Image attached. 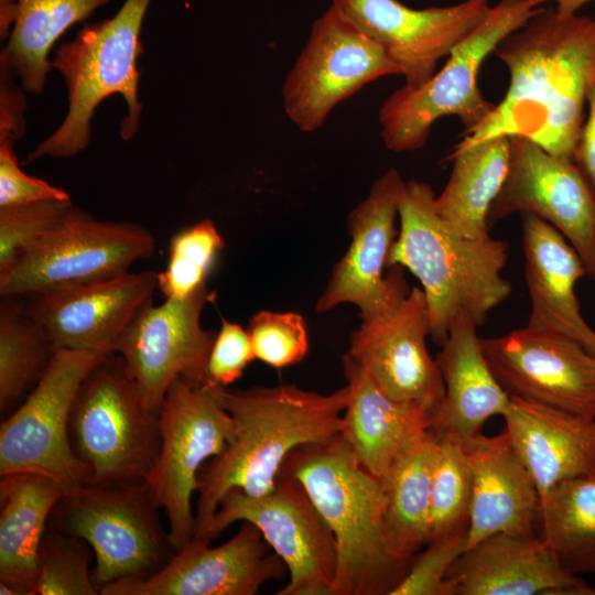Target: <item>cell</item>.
<instances>
[{
  "mask_svg": "<svg viewBox=\"0 0 595 595\" xmlns=\"http://www.w3.org/2000/svg\"><path fill=\"white\" fill-rule=\"evenodd\" d=\"M238 521L255 524L283 560L289 581L277 595H332L336 540L301 482L279 474L274 488L263 496L229 490L198 540L212 542Z\"/></svg>",
  "mask_w": 595,
  "mask_h": 595,
  "instance_id": "cell-9",
  "label": "cell"
},
{
  "mask_svg": "<svg viewBox=\"0 0 595 595\" xmlns=\"http://www.w3.org/2000/svg\"><path fill=\"white\" fill-rule=\"evenodd\" d=\"M404 182L396 169H389L349 212V246L315 303L317 313L349 303L358 307L360 320H369L392 310L409 294L403 267L392 266L383 275L397 237L394 221Z\"/></svg>",
  "mask_w": 595,
  "mask_h": 595,
  "instance_id": "cell-14",
  "label": "cell"
},
{
  "mask_svg": "<svg viewBox=\"0 0 595 595\" xmlns=\"http://www.w3.org/2000/svg\"><path fill=\"white\" fill-rule=\"evenodd\" d=\"M509 149V137L500 136L446 158L453 169L434 205L443 221L463 237L489 236L488 213L507 175Z\"/></svg>",
  "mask_w": 595,
  "mask_h": 595,
  "instance_id": "cell-30",
  "label": "cell"
},
{
  "mask_svg": "<svg viewBox=\"0 0 595 595\" xmlns=\"http://www.w3.org/2000/svg\"><path fill=\"white\" fill-rule=\"evenodd\" d=\"M502 418L539 498L562 480L595 477V419L517 398Z\"/></svg>",
  "mask_w": 595,
  "mask_h": 595,
  "instance_id": "cell-27",
  "label": "cell"
},
{
  "mask_svg": "<svg viewBox=\"0 0 595 595\" xmlns=\"http://www.w3.org/2000/svg\"><path fill=\"white\" fill-rule=\"evenodd\" d=\"M428 336L426 299L422 289L413 288L392 310L361 320L350 335L347 355L389 397L434 410L444 385L426 348Z\"/></svg>",
  "mask_w": 595,
  "mask_h": 595,
  "instance_id": "cell-20",
  "label": "cell"
},
{
  "mask_svg": "<svg viewBox=\"0 0 595 595\" xmlns=\"http://www.w3.org/2000/svg\"><path fill=\"white\" fill-rule=\"evenodd\" d=\"M494 54L509 72L505 97L453 151L500 136H523L574 161L595 80V19L541 7Z\"/></svg>",
  "mask_w": 595,
  "mask_h": 595,
  "instance_id": "cell-1",
  "label": "cell"
},
{
  "mask_svg": "<svg viewBox=\"0 0 595 595\" xmlns=\"http://www.w3.org/2000/svg\"><path fill=\"white\" fill-rule=\"evenodd\" d=\"M554 0H500L487 18L448 55L446 64L419 87L403 85L378 112L385 147L393 152L423 148L435 121L456 116L467 131L493 111L496 104L478 88V72L486 57L510 33Z\"/></svg>",
  "mask_w": 595,
  "mask_h": 595,
  "instance_id": "cell-7",
  "label": "cell"
},
{
  "mask_svg": "<svg viewBox=\"0 0 595 595\" xmlns=\"http://www.w3.org/2000/svg\"><path fill=\"white\" fill-rule=\"evenodd\" d=\"M154 250L145 228L100 221L73 206L40 244L0 273V295L32 296L115 278Z\"/></svg>",
  "mask_w": 595,
  "mask_h": 595,
  "instance_id": "cell-11",
  "label": "cell"
},
{
  "mask_svg": "<svg viewBox=\"0 0 595 595\" xmlns=\"http://www.w3.org/2000/svg\"><path fill=\"white\" fill-rule=\"evenodd\" d=\"M0 138L19 139L25 129V100L14 84V73L0 63Z\"/></svg>",
  "mask_w": 595,
  "mask_h": 595,
  "instance_id": "cell-42",
  "label": "cell"
},
{
  "mask_svg": "<svg viewBox=\"0 0 595 595\" xmlns=\"http://www.w3.org/2000/svg\"><path fill=\"white\" fill-rule=\"evenodd\" d=\"M150 2L126 0L112 18L85 25L74 40L57 47L51 63L64 78L68 110L60 127L29 153L26 162L44 156L71 158L85 150L96 108L113 94L123 97L128 109L120 122V137L125 141L132 139L142 110L137 62Z\"/></svg>",
  "mask_w": 595,
  "mask_h": 595,
  "instance_id": "cell-5",
  "label": "cell"
},
{
  "mask_svg": "<svg viewBox=\"0 0 595 595\" xmlns=\"http://www.w3.org/2000/svg\"><path fill=\"white\" fill-rule=\"evenodd\" d=\"M436 436L430 430L380 479L386 537L393 554L411 563L430 540L431 480Z\"/></svg>",
  "mask_w": 595,
  "mask_h": 595,
  "instance_id": "cell-31",
  "label": "cell"
},
{
  "mask_svg": "<svg viewBox=\"0 0 595 595\" xmlns=\"http://www.w3.org/2000/svg\"><path fill=\"white\" fill-rule=\"evenodd\" d=\"M505 182L488 227L515 213H532L555 227L595 281V191L575 161L549 153L531 139L510 136Z\"/></svg>",
  "mask_w": 595,
  "mask_h": 595,
  "instance_id": "cell-16",
  "label": "cell"
},
{
  "mask_svg": "<svg viewBox=\"0 0 595 595\" xmlns=\"http://www.w3.org/2000/svg\"><path fill=\"white\" fill-rule=\"evenodd\" d=\"M69 437L89 482L144 483L160 451L159 422L119 354L107 355L83 381Z\"/></svg>",
  "mask_w": 595,
  "mask_h": 595,
  "instance_id": "cell-8",
  "label": "cell"
},
{
  "mask_svg": "<svg viewBox=\"0 0 595 595\" xmlns=\"http://www.w3.org/2000/svg\"><path fill=\"white\" fill-rule=\"evenodd\" d=\"M570 574H595V477L554 485L539 498L534 528Z\"/></svg>",
  "mask_w": 595,
  "mask_h": 595,
  "instance_id": "cell-32",
  "label": "cell"
},
{
  "mask_svg": "<svg viewBox=\"0 0 595 595\" xmlns=\"http://www.w3.org/2000/svg\"><path fill=\"white\" fill-rule=\"evenodd\" d=\"M223 248L224 239L210 219L175 234L170 242L166 268L158 272V289L164 299H185L206 285V278Z\"/></svg>",
  "mask_w": 595,
  "mask_h": 595,
  "instance_id": "cell-35",
  "label": "cell"
},
{
  "mask_svg": "<svg viewBox=\"0 0 595 595\" xmlns=\"http://www.w3.org/2000/svg\"><path fill=\"white\" fill-rule=\"evenodd\" d=\"M67 491L32 473L1 475L0 594L35 595L36 555L50 517Z\"/></svg>",
  "mask_w": 595,
  "mask_h": 595,
  "instance_id": "cell-28",
  "label": "cell"
},
{
  "mask_svg": "<svg viewBox=\"0 0 595 595\" xmlns=\"http://www.w3.org/2000/svg\"><path fill=\"white\" fill-rule=\"evenodd\" d=\"M467 531L430 540L391 595H447L446 575L465 552Z\"/></svg>",
  "mask_w": 595,
  "mask_h": 595,
  "instance_id": "cell-39",
  "label": "cell"
},
{
  "mask_svg": "<svg viewBox=\"0 0 595 595\" xmlns=\"http://www.w3.org/2000/svg\"><path fill=\"white\" fill-rule=\"evenodd\" d=\"M435 197L430 184L404 182L398 205L400 229L387 267L401 266L419 279L428 303L430 336L442 346L459 314L469 313L480 326L512 288L501 277L507 242L457 234L436 213Z\"/></svg>",
  "mask_w": 595,
  "mask_h": 595,
  "instance_id": "cell-3",
  "label": "cell"
},
{
  "mask_svg": "<svg viewBox=\"0 0 595 595\" xmlns=\"http://www.w3.org/2000/svg\"><path fill=\"white\" fill-rule=\"evenodd\" d=\"M209 390L229 413L231 431L221 453L198 473L193 537L197 539L229 490L251 497L268 494L293 451L339 434L348 401L347 386L327 394L293 385Z\"/></svg>",
  "mask_w": 595,
  "mask_h": 595,
  "instance_id": "cell-2",
  "label": "cell"
},
{
  "mask_svg": "<svg viewBox=\"0 0 595 595\" xmlns=\"http://www.w3.org/2000/svg\"><path fill=\"white\" fill-rule=\"evenodd\" d=\"M346 19L379 44L400 69L405 85L419 87L487 18L489 0L413 9L398 0H332Z\"/></svg>",
  "mask_w": 595,
  "mask_h": 595,
  "instance_id": "cell-18",
  "label": "cell"
},
{
  "mask_svg": "<svg viewBox=\"0 0 595 595\" xmlns=\"http://www.w3.org/2000/svg\"><path fill=\"white\" fill-rule=\"evenodd\" d=\"M280 474L301 482L334 533L332 595H391L410 564L389 547L380 479L361 466L342 434L298 447Z\"/></svg>",
  "mask_w": 595,
  "mask_h": 595,
  "instance_id": "cell-4",
  "label": "cell"
},
{
  "mask_svg": "<svg viewBox=\"0 0 595 595\" xmlns=\"http://www.w3.org/2000/svg\"><path fill=\"white\" fill-rule=\"evenodd\" d=\"M342 363L348 401L340 434L361 466L381 479L430 430L433 409L389 397L347 354Z\"/></svg>",
  "mask_w": 595,
  "mask_h": 595,
  "instance_id": "cell-26",
  "label": "cell"
},
{
  "mask_svg": "<svg viewBox=\"0 0 595 595\" xmlns=\"http://www.w3.org/2000/svg\"><path fill=\"white\" fill-rule=\"evenodd\" d=\"M524 274L531 298L528 327L578 340L595 355V331L583 318L575 294L585 266L566 238L532 213H522Z\"/></svg>",
  "mask_w": 595,
  "mask_h": 595,
  "instance_id": "cell-25",
  "label": "cell"
},
{
  "mask_svg": "<svg viewBox=\"0 0 595 595\" xmlns=\"http://www.w3.org/2000/svg\"><path fill=\"white\" fill-rule=\"evenodd\" d=\"M192 538L156 574L122 580L102 587L101 595H255L270 581L282 580L288 569L260 530L241 521L227 542Z\"/></svg>",
  "mask_w": 595,
  "mask_h": 595,
  "instance_id": "cell-19",
  "label": "cell"
},
{
  "mask_svg": "<svg viewBox=\"0 0 595 595\" xmlns=\"http://www.w3.org/2000/svg\"><path fill=\"white\" fill-rule=\"evenodd\" d=\"M93 550L80 538L51 526L36 555L35 595H96L89 563Z\"/></svg>",
  "mask_w": 595,
  "mask_h": 595,
  "instance_id": "cell-36",
  "label": "cell"
},
{
  "mask_svg": "<svg viewBox=\"0 0 595 595\" xmlns=\"http://www.w3.org/2000/svg\"><path fill=\"white\" fill-rule=\"evenodd\" d=\"M248 331L237 323L221 318L207 366L204 388H227L237 381L249 363L255 360Z\"/></svg>",
  "mask_w": 595,
  "mask_h": 595,
  "instance_id": "cell-40",
  "label": "cell"
},
{
  "mask_svg": "<svg viewBox=\"0 0 595 595\" xmlns=\"http://www.w3.org/2000/svg\"><path fill=\"white\" fill-rule=\"evenodd\" d=\"M13 138H0V207L50 199H69L68 193L22 171Z\"/></svg>",
  "mask_w": 595,
  "mask_h": 595,
  "instance_id": "cell-41",
  "label": "cell"
},
{
  "mask_svg": "<svg viewBox=\"0 0 595 595\" xmlns=\"http://www.w3.org/2000/svg\"><path fill=\"white\" fill-rule=\"evenodd\" d=\"M160 509L145 483L87 482L64 494L48 526L89 544L100 592L118 581L152 576L171 561L176 551Z\"/></svg>",
  "mask_w": 595,
  "mask_h": 595,
  "instance_id": "cell-6",
  "label": "cell"
},
{
  "mask_svg": "<svg viewBox=\"0 0 595 595\" xmlns=\"http://www.w3.org/2000/svg\"><path fill=\"white\" fill-rule=\"evenodd\" d=\"M158 272H125L107 280L32 295L28 312L54 349L115 353L139 313L152 302Z\"/></svg>",
  "mask_w": 595,
  "mask_h": 595,
  "instance_id": "cell-21",
  "label": "cell"
},
{
  "mask_svg": "<svg viewBox=\"0 0 595 595\" xmlns=\"http://www.w3.org/2000/svg\"><path fill=\"white\" fill-rule=\"evenodd\" d=\"M214 294L204 285L190 296L150 302L118 340L119 354L132 375L145 408L159 416L165 396L181 379L204 387L216 333L202 326Z\"/></svg>",
  "mask_w": 595,
  "mask_h": 595,
  "instance_id": "cell-15",
  "label": "cell"
},
{
  "mask_svg": "<svg viewBox=\"0 0 595 595\" xmlns=\"http://www.w3.org/2000/svg\"><path fill=\"white\" fill-rule=\"evenodd\" d=\"M477 326L469 313L459 314L435 359L444 385L430 424L437 437L464 443L483 433L491 416H502L510 403L483 354Z\"/></svg>",
  "mask_w": 595,
  "mask_h": 595,
  "instance_id": "cell-24",
  "label": "cell"
},
{
  "mask_svg": "<svg viewBox=\"0 0 595 595\" xmlns=\"http://www.w3.org/2000/svg\"><path fill=\"white\" fill-rule=\"evenodd\" d=\"M73 206L69 198L0 207V273L40 244Z\"/></svg>",
  "mask_w": 595,
  "mask_h": 595,
  "instance_id": "cell-37",
  "label": "cell"
},
{
  "mask_svg": "<svg viewBox=\"0 0 595 595\" xmlns=\"http://www.w3.org/2000/svg\"><path fill=\"white\" fill-rule=\"evenodd\" d=\"M556 3V11L563 14L577 13L586 3L595 0H554Z\"/></svg>",
  "mask_w": 595,
  "mask_h": 595,
  "instance_id": "cell-44",
  "label": "cell"
},
{
  "mask_svg": "<svg viewBox=\"0 0 595 595\" xmlns=\"http://www.w3.org/2000/svg\"><path fill=\"white\" fill-rule=\"evenodd\" d=\"M111 353L54 349L32 391L0 426V476L32 473L67 488L90 480L76 456L69 419L78 390L91 369Z\"/></svg>",
  "mask_w": 595,
  "mask_h": 595,
  "instance_id": "cell-10",
  "label": "cell"
},
{
  "mask_svg": "<svg viewBox=\"0 0 595 595\" xmlns=\"http://www.w3.org/2000/svg\"><path fill=\"white\" fill-rule=\"evenodd\" d=\"M480 345L510 398L595 419V355L578 340L526 326Z\"/></svg>",
  "mask_w": 595,
  "mask_h": 595,
  "instance_id": "cell-17",
  "label": "cell"
},
{
  "mask_svg": "<svg viewBox=\"0 0 595 595\" xmlns=\"http://www.w3.org/2000/svg\"><path fill=\"white\" fill-rule=\"evenodd\" d=\"M109 0H0V63L19 78L26 93L43 91L52 67L48 53L73 24L89 18Z\"/></svg>",
  "mask_w": 595,
  "mask_h": 595,
  "instance_id": "cell-29",
  "label": "cell"
},
{
  "mask_svg": "<svg viewBox=\"0 0 595 595\" xmlns=\"http://www.w3.org/2000/svg\"><path fill=\"white\" fill-rule=\"evenodd\" d=\"M160 451L144 483L167 519L175 551L195 533L193 496L202 466L221 453L231 431V418L212 390L176 380L159 416Z\"/></svg>",
  "mask_w": 595,
  "mask_h": 595,
  "instance_id": "cell-12",
  "label": "cell"
},
{
  "mask_svg": "<svg viewBox=\"0 0 595 595\" xmlns=\"http://www.w3.org/2000/svg\"><path fill=\"white\" fill-rule=\"evenodd\" d=\"M586 102L588 116L578 137L574 161L595 191V80L588 89Z\"/></svg>",
  "mask_w": 595,
  "mask_h": 595,
  "instance_id": "cell-43",
  "label": "cell"
},
{
  "mask_svg": "<svg viewBox=\"0 0 595 595\" xmlns=\"http://www.w3.org/2000/svg\"><path fill=\"white\" fill-rule=\"evenodd\" d=\"M247 331L256 359L273 368L298 364L309 351L306 322L299 313L259 311Z\"/></svg>",
  "mask_w": 595,
  "mask_h": 595,
  "instance_id": "cell-38",
  "label": "cell"
},
{
  "mask_svg": "<svg viewBox=\"0 0 595 595\" xmlns=\"http://www.w3.org/2000/svg\"><path fill=\"white\" fill-rule=\"evenodd\" d=\"M436 441L430 540L467 531L472 500V475L463 443L437 436Z\"/></svg>",
  "mask_w": 595,
  "mask_h": 595,
  "instance_id": "cell-34",
  "label": "cell"
},
{
  "mask_svg": "<svg viewBox=\"0 0 595 595\" xmlns=\"http://www.w3.org/2000/svg\"><path fill=\"white\" fill-rule=\"evenodd\" d=\"M463 446L472 475L466 550L500 532L534 536L539 494L508 433H480Z\"/></svg>",
  "mask_w": 595,
  "mask_h": 595,
  "instance_id": "cell-23",
  "label": "cell"
},
{
  "mask_svg": "<svg viewBox=\"0 0 595 595\" xmlns=\"http://www.w3.org/2000/svg\"><path fill=\"white\" fill-rule=\"evenodd\" d=\"M445 581L447 595H595L537 534L484 539L455 561Z\"/></svg>",
  "mask_w": 595,
  "mask_h": 595,
  "instance_id": "cell-22",
  "label": "cell"
},
{
  "mask_svg": "<svg viewBox=\"0 0 595 595\" xmlns=\"http://www.w3.org/2000/svg\"><path fill=\"white\" fill-rule=\"evenodd\" d=\"M401 75L385 50L333 4L312 24L282 86L286 117L303 132L320 129L334 108L385 76Z\"/></svg>",
  "mask_w": 595,
  "mask_h": 595,
  "instance_id": "cell-13",
  "label": "cell"
},
{
  "mask_svg": "<svg viewBox=\"0 0 595 595\" xmlns=\"http://www.w3.org/2000/svg\"><path fill=\"white\" fill-rule=\"evenodd\" d=\"M1 298L0 411L3 414L37 385L50 365L54 347L19 296Z\"/></svg>",
  "mask_w": 595,
  "mask_h": 595,
  "instance_id": "cell-33",
  "label": "cell"
}]
</instances>
